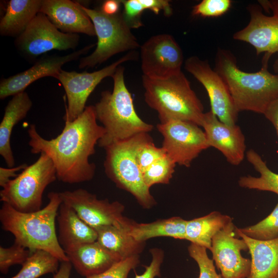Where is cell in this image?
<instances>
[{
	"instance_id": "cell-23",
	"label": "cell",
	"mask_w": 278,
	"mask_h": 278,
	"mask_svg": "<svg viewBox=\"0 0 278 278\" xmlns=\"http://www.w3.org/2000/svg\"><path fill=\"white\" fill-rule=\"evenodd\" d=\"M32 106L30 98L24 91L13 96L5 109L0 124V154L8 167L15 164L10 144L13 128L27 116Z\"/></svg>"
},
{
	"instance_id": "cell-39",
	"label": "cell",
	"mask_w": 278,
	"mask_h": 278,
	"mask_svg": "<svg viewBox=\"0 0 278 278\" xmlns=\"http://www.w3.org/2000/svg\"><path fill=\"white\" fill-rule=\"evenodd\" d=\"M145 10L152 11L158 14L161 11L166 16L172 14V9L169 1L167 0H140Z\"/></svg>"
},
{
	"instance_id": "cell-7",
	"label": "cell",
	"mask_w": 278,
	"mask_h": 278,
	"mask_svg": "<svg viewBox=\"0 0 278 278\" xmlns=\"http://www.w3.org/2000/svg\"><path fill=\"white\" fill-rule=\"evenodd\" d=\"M57 179L50 158L41 153L38 160L10 180L0 192V199L16 210L30 213L41 209L45 188Z\"/></svg>"
},
{
	"instance_id": "cell-26",
	"label": "cell",
	"mask_w": 278,
	"mask_h": 278,
	"mask_svg": "<svg viewBox=\"0 0 278 278\" xmlns=\"http://www.w3.org/2000/svg\"><path fill=\"white\" fill-rule=\"evenodd\" d=\"M232 221L229 216L217 211L188 220L186 225L185 239L211 250L213 237Z\"/></svg>"
},
{
	"instance_id": "cell-20",
	"label": "cell",
	"mask_w": 278,
	"mask_h": 278,
	"mask_svg": "<svg viewBox=\"0 0 278 278\" xmlns=\"http://www.w3.org/2000/svg\"><path fill=\"white\" fill-rule=\"evenodd\" d=\"M64 251L72 266L85 277L101 273L122 260L97 241L76 246Z\"/></svg>"
},
{
	"instance_id": "cell-34",
	"label": "cell",
	"mask_w": 278,
	"mask_h": 278,
	"mask_svg": "<svg viewBox=\"0 0 278 278\" xmlns=\"http://www.w3.org/2000/svg\"><path fill=\"white\" fill-rule=\"evenodd\" d=\"M188 251L199 266V278H223L216 272L213 260L208 257L206 248L191 243Z\"/></svg>"
},
{
	"instance_id": "cell-44",
	"label": "cell",
	"mask_w": 278,
	"mask_h": 278,
	"mask_svg": "<svg viewBox=\"0 0 278 278\" xmlns=\"http://www.w3.org/2000/svg\"><path fill=\"white\" fill-rule=\"evenodd\" d=\"M72 265L70 262H63L53 278H70Z\"/></svg>"
},
{
	"instance_id": "cell-15",
	"label": "cell",
	"mask_w": 278,
	"mask_h": 278,
	"mask_svg": "<svg viewBox=\"0 0 278 278\" xmlns=\"http://www.w3.org/2000/svg\"><path fill=\"white\" fill-rule=\"evenodd\" d=\"M236 228L232 221L212 239L213 260L223 278H247L250 272L251 259L241 253L248 248L243 239L237 237Z\"/></svg>"
},
{
	"instance_id": "cell-17",
	"label": "cell",
	"mask_w": 278,
	"mask_h": 278,
	"mask_svg": "<svg viewBox=\"0 0 278 278\" xmlns=\"http://www.w3.org/2000/svg\"><path fill=\"white\" fill-rule=\"evenodd\" d=\"M210 147L220 151L227 161L238 165L244 160L246 146L245 136L236 125H229L220 121L210 111L204 113L201 125Z\"/></svg>"
},
{
	"instance_id": "cell-42",
	"label": "cell",
	"mask_w": 278,
	"mask_h": 278,
	"mask_svg": "<svg viewBox=\"0 0 278 278\" xmlns=\"http://www.w3.org/2000/svg\"><path fill=\"white\" fill-rule=\"evenodd\" d=\"M121 5V1L107 0L102 3L100 9L106 14L113 15L119 11Z\"/></svg>"
},
{
	"instance_id": "cell-16",
	"label": "cell",
	"mask_w": 278,
	"mask_h": 278,
	"mask_svg": "<svg viewBox=\"0 0 278 278\" xmlns=\"http://www.w3.org/2000/svg\"><path fill=\"white\" fill-rule=\"evenodd\" d=\"M95 45H88L64 56L41 57L27 70L8 78H2L0 82V99L3 100L24 92L30 84L41 78L52 77L56 79L63 65L79 59Z\"/></svg>"
},
{
	"instance_id": "cell-14",
	"label": "cell",
	"mask_w": 278,
	"mask_h": 278,
	"mask_svg": "<svg viewBox=\"0 0 278 278\" xmlns=\"http://www.w3.org/2000/svg\"><path fill=\"white\" fill-rule=\"evenodd\" d=\"M141 69L144 76L165 78L181 71L182 50L168 34L152 36L141 47Z\"/></svg>"
},
{
	"instance_id": "cell-13",
	"label": "cell",
	"mask_w": 278,
	"mask_h": 278,
	"mask_svg": "<svg viewBox=\"0 0 278 278\" xmlns=\"http://www.w3.org/2000/svg\"><path fill=\"white\" fill-rule=\"evenodd\" d=\"M184 67L204 87L210 99L211 111L221 122L229 125H236L238 112L229 89L208 62L193 56L185 60Z\"/></svg>"
},
{
	"instance_id": "cell-19",
	"label": "cell",
	"mask_w": 278,
	"mask_h": 278,
	"mask_svg": "<svg viewBox=\"0 0 278 278\" xmlns=\"http://www.w3.org/2000/svg\"><path fill=\"white\" fill-rule=\"evenodd\" d=\"M40 12L64 33L96 36L92 21L78 2L42 0Z\"/></svg>"
},
{
	"instance_id": "cell-12",
	"label": "cell",
	"mask_w": 278,
	"mask_h": 278,
	"mask_svg": "<svg viewBox=\"0 0 278 278\" xmlns=\"http://www.w3.org/2000/svg\"><path fill=\"white\" fill-rule=\"evenodd\" d=\"M62 203L70 206L91 227L113 225L130 228L132 221L123 215L124 206L118 201L99 199L83 188L59 193Z\"/></svg>"
},
{
	"instance_id": "cell-45",
	"label": "cell",
	"mask_w": 278,
	"mask_h": 278,
	"mask_svg": "<svg viewBox=\"0 0 278 278\" xmlns=\"http://www.w3.org/2000/svg\"><path fill=\"white\" fill-rule=\"evenodd\" d=\"M274 72L278 75V58L275 60L273 64Z\"/></svg>"
},
{
	"instance_id": "cell-38",
	"label": "cell",
	"mask_w": 278,
	"mask_h": 278,
	"mask_svg": "<svg viewBox=\"0 0 278 278\" xmlns=\"http://www.w3.org/2000/svg\"><path fill=\"white\" fill-rule=\"evenodd\" d=\"M152 260L149 266L146 267L144 272L136 275L135 278H155L160 276V269L163 261V251L159 248H153L150 250Z\"/></svg>"
},
{
	"instance_id": "cell-25",
	"label": "cell",
	"mask_w": 278,
	"mask_h": 278,
	"mask_svg": "<svg viewBox=\"0 0 278 278\" xmlns=\"http://www.w3.org/2000/svg\"><path fill=\"white\" fill-rule=\"evenodd\" d=\"M129 229L107 225L94 229L97 234V241L108 251L123 259L138 255L144 247L145 242L135 240L129 234Z\"/></svg>"
},
{
	"instance_id": "cell-6",
	"label": "cell",
	"mask_w": 278,
	"mask_h": 278,
	"mask_svg": "<svg viewBox=\"0 0 278 278\" xmlns=\"http://www.w3.org/2000/svg\"><path fill=\"white\" fill-rule=\"evenodd\" d=\"M81 5L93 24L97 42L92 53L80 58L79 68L94 67L117 54L133 51L140 47L123 12L119 11L115 14L108 15L100 9Z\"/></svg>"
},
{
	"instance_id": "cell-28",
	"label": "cell",
	"mask_w": 278,
	"mask_h": 278,
	"mask_svg": "<svg viewBox=\"0 0 278 278\" xmlns=\"http://www.w3.org/2000/svg\"><path fill=\"white\" fill-rule=\"evenodd\" d=\"M246 157L260 176L241 177L238 180L239 185L248 189L271 192L278 195V173L271 171L260 155L254 150H249Z\"/></svg>"
},
{
	"instance_id": "cell-8",
	"label": "cell",
	"mask_w": 278,
	"mask_h": 278,
	"mask_svg": "<svg viewBox=\"0 0 278 278\" xmlns=\"http://www.w3.org/2000/svg\"><path fill=\"white\" fill-rule=\"evenodd\" d=\"M139 134L105 148L104 168L117 187L131 193L143 207L150 208L155 201L144 181L134 154Z\"/></svg>"
},
{
	"instance_id": "cell-24",
	"label": "cell",
	"mask_w": 278,
	"mask_h": 278,
	"mask_svg": "<svg viewBox=\"0 0 278 278\" xmlns=\"http://www.w3.org/2000/svg\"><path fill=\"white\" fill-rule=\"evenodd\" d=\"M42 0L7 1L5 13L0 21V34L15 37L21 35L40 12Z\"/></svg>"
},
{
	"instance_id": "cell-2",
	"label": "cell",
	"mask_w": 278,
	"mask_h": 278,
	"mask_svg": "<svg viewBox=\"0 0 278 278\" xmlns=\"http://www.w3.org/2000/svg\"><path fill=\"white\" fill-rule=\"evenodd\" d=\"M49 202L41 210L30 213L18 211L3 203L0 210L2 228L14 237V243L29 249L47 251L60 262H69L56 231V218L62 203L59 193L50 192Z\"/></svg>"
},
{
	"instance_id": "cell-10",
	"label": "cell",
	"mask_w": 278,
	"mask_h": 278,
	"mask_svg": "<svg viewBox=\"0 0 278 278\" xmlns=\"http://www.w3.org/2000/svg\"><path fill=\"white\" fill-rule=\"evenodd\" d=\"M135 51H131L102 69L93 72H77L61 70L56 78L64 88L67 106L65 121H72L84 111L86 101L98 84L105 78L112 77L122 63L137 58Z\"/></svg>"
},
{
	"instance_id": "cell-32",
	"label": "cell",
	"mask_w": 278,
	"mask_h": 278,
	"mask_svg": "<svg viewBox=\"0 0 278 278\" xmlns=\"http://www.w3.org/2000/svg\"><path fill=\"white\" fill-rule=\"evenodd\" d=\"M239 230L247 236L256 240H269L278 237V203L272 212L256 224Z\"/></svg>"
},
{
	"instance_id": "cell-1",
	"label": "cell",
	"mask_w": 278,
	"mask_h": 278,
	"mask_svg": "<svg viewBox=\"0 0 278 278\" xmlns=\"http://www.w3.org/2000/svg\"><path fill=\"white\" fill-rule=\"evenodd\" d=\"M94 106H86L84 111L72 121H65L61 133L46 140L31 124L27 130L28 144L33 154L44 153L55 166L57 179L64 183L75 184L91 180L96 166L89 161L95 146L105 131L97 124Z\"/></svg>"
},
{
	"instance_id": "cell-29",
	"label": "cell",
	"mask_w": 278,
	"mask_h": 278,
	"mask_svg": "<svg viewBox=\"0 0 278 278\" xmlns=\"http://www.w3.org/2000/svg\"><path fill=\"white\" fill-rule=\"evenodd\" d=\"M59 262L47 251L36 250L22 265L19 272L11 278H39L46 274L56 273Z\"/></svg>"
},
{
	"instance_id": "cell-35",
	"label": "cell",
	"mask_w": 278,
	"mask_h": 278,
	"mask_svg": "<svg viewBox=\"0 0 278 278\" xmlns=\"http://www.w3.org/2000/svg\"><path fill=\"white\" fill-rule=\"evenodd\" d=\"M231 0H203L193 7L192 14L202 17H217L225 13L232 5Z\"/></svg>"
},
{
	"instance_id": "cell-5",
	"label": "cell",
	"mask_w": 278,
	"mask_h": 278,
	"mask_svg": "<svg viewBox=\"0 0 278 278\" xmlns=\"http://www.w3.org/2000/svg\"><path fill=\"white\" fill-rule=\"evenodd\" d=\"M145 101L155 110L160 123L173 120L190 121L201 127L203 105L182 71L165 78L142 76Z\"/></svg>"
},
{
	"instance_id": "cell-9",
	"label": "cell",
	"mask_w": 278,
	"mask_h": 278,
	"mask_svg": "<svg viewBox=\"0 0 278 278\" xmlns=\"http://www.w3.org/2000/svg\"><path fill=\"white\" fill-rule=\"evenodd\" d=\"M79 40L78 34L60 31L44 13L39 12L14 43L22 55L33 60L52 50L74 49Z\"/></svg>"
},
{
	"instance_id": "cell-27",
	"label": "cell",
	"mask_w": 278,
	"mask_h": 278,
	"mask_svg": "<svg viewBox=\"0 0 278 278\" xmlns=\"http://www.w3.org/2000/svg\"><path fill=\"white\" fill-rule=\"evenodd\" d=\"M187 222V220L179 217L147 223H137L133 221L129 232L135 240L140 242H145L147 239L159 236L185 239Z\"/></svg>"
},
{
	"instance_id": "cell-37",
	"label": "cell",
	"mask_w": 278,
	"mask_h": 278,
	"mask_svg": "<svg viewBox=\"0 0 278 278\" xmlns=\"http://www.w3.org/2000/svg\"><path fill=\"white\" fill-rule=\"evenodd\" d=\"M121 3L124 18L131 29L141 27V15L145 9L140 0H122Z\"/></svg>"
},
{
	"instance_id": "cell-40",
	"label": "cell",
	"mask_w": 278,
	"mask_h": 278,
	"mask_svg": "<svg viewBox=\"0 0 278 278\" xmlns=\"http://www.w3.org/2000/svg\"><path fill=\"white\" fill-rule=\"evenodd\" d=\"M28 165L26 164H23L14 167L5 168L0 167V186L4 187L5 185L12 178H15L18 174L16 172L19 171L23 170Z\"/></svg>"
},
{
	"instance_id": "cell-43",
	"label": "cell",
	"mask_w": 278,
	"mask_h": 278,
	"mask_svg": "<svg viewBox=\"0 0 278 278\" xmlns=\"http://www.w3.org/2000/svg\"><path fill=\"white\" fill-rule=\"evenodd\" d=\"M258 3L266 12L271 11L273 16L278 19V0H260Z\"/></svg>"
},
{
	"instance_id": "cell-31",
	"label": "cell",
	"mask_w": 278,
	"mask_h": 278,
	"mask_svg": "<svg viewBox=\"0 0 278 278\" xmlns=\"http://www.w3.org/2000/svg\"><path fill=\"white\" fill-rule=\"evenodd\" d=\"M134 154L136 162L142 172L153 162L166 154L162 147H158L154 145L148 133H143L138 135Z\"/></svg>"
},
{
	"instance_id": "cell-36",
	"label": "cell",
	"mask_w": 278,
	"mask_h": 278,
	"mask_svg": "<svg viewBox=\"0 0 278 278\" xmlns=\"http://www.w3.org/2000/svg\"><path fill=\"white\" fill-rule=\"evenodd\" d=\"M139 263V255H133L116 263L101 273L85 278H127L130 271Z\"/></svg>"
},
{
	"instance_id": "cell-41",
	"label": "cell",
	"mask_w": 278,
	"mask_h": 278,
	"mask_svg": "<svg viewBox=\"0 0 278 278\" xmlns=\"http://www.w3.org/2000/svg\"><path fill=\"white\" fill-rule=\"evenodd\" d=\"M264 115L273 125L278 136V98L270 103Z\"/></svg>"
},
{
	"instance_id": "cell-21",
	"label": "cell",
	"mask_w": 278,
	"mask_h": 278,
	"mask_svg": "<svg viewBox=\"0 0 278 278\" xmlns=\"http://www.w3.org/2000/svg\"><path fill=\"white\" fill-rule=\"evenodd\" d=\"M236 232L246 242L251 257L247 278H278V237L259 240L247 236L238 228Z\"/></svg>"
},
{
	"instance_id": "cell-33",
	"label": "cell",
	"mask_w": 278,
	"mask_h": 278,
	"mask_svg": "<svg viewBox=\"0 0 278 278\" xmlns=\"http://www.w3.org/2000/svg\"><path fill=\"white\" fill-rule=\"evenodd\" d=\"M30 250L16 243L9 247H0V271L6 274L14 265H22L31 255Z\"/></svg>"
},
{
	"instance_id": "cell-3",
	"label": "cell",
	"mask_w": 278,
	"mask_h": 278,
	"mask_svg": "<svg viewBox=\"0 0 278 278\" xmlns=\"http://www.w3.org/2000/svg\"><path fill=\"white\" fill-rule=\"evenodd\" d=\"M268 61L263 58L259 71L248 73L237 66L236 59L230 51H217L215 70L225 82L238 112L249 111L264 114L278 98V75L268 71Z\"/></svg>"
},
{
	"instance_id": "cell-22",
	"label": "cell",
	"mask_w": 278,
	"mask_h": 278,
	"mask_svg": "<svg viewBox=\"0 0 278 278\" xmlns=\"http://www.w3.org/2000/svg\"><path fill=\"white\" fill-rule=\"evenodd\" d=\"M59 242L64 250L79 245L97 241L96 230L70 206L62 203L57 217Z\"/></svg>"
},
{
	"instance_id": "cell-4",
	"label": "cell",
	"mask_w": 278,
	"mask_h": 278,
	"mask_svg": "<svg viewBox=\"0 0 278 278\" xmlns=\"http://www.w3.org/2000/svg\"><path fill=\"white\" fill-rule=\"evenodd\" d=\"M124 71L121 65L117 68L111 77L112 91H102L99 100L94 106L96 119L105 131L98 143L104 149L137 134L149 133L153 128L152 125L143 120L136 113L131 94L125 82Z\"/></svg>"
},
{
	"instance_id": "cell-30",
	"label": "cell",
	"mask_w": 278,
	"mask_h": 278,
	"mask_svg": "<svg viewBox=\"0 0 278 278\" xmlns=\"http://www.w3.org/2000/svg\"><path fill=\"white\" fill-rule=\"evenodd\" d=\"M176 166V163L165 154L142 172L145 184L150 188L156 184H168Z\"/></svg>"
},
{
	"instance_id": "cell-18",
	"label": "cell",
	"mask_w": 278,
	"mask_h": 278,
	"mask_svg": "<svg viewBox=\"0 0 278 278\" xmlns=\"http://www.w3.org/2000/svg\"><path fill=\"white\" fill-rule=\"evenodd\" d=\"M250 15L248 24L233 34L235 40L251 44L257 55L265 53L269 60L278 53V19L263 14L260 6L251 5L247 7Z\"/></svg>"
},
{
	"instance_id": "cell-11",
	"label": "cell",
	"mask_w": 278,
	"mask_h": 278,
	"mask_svg": "<svg viewBox=\"0 0 278 278\" xmlns=\"http://www.w3.org/2000/svg\"><path fill=\"white\" fill-rule=\"evenodd\" d=\"M163 140L162 148L176 164L187 167L204 150L210 147L205 134L194 123L173 120L157 126Z\"/></svg>"
}]
</instances>
